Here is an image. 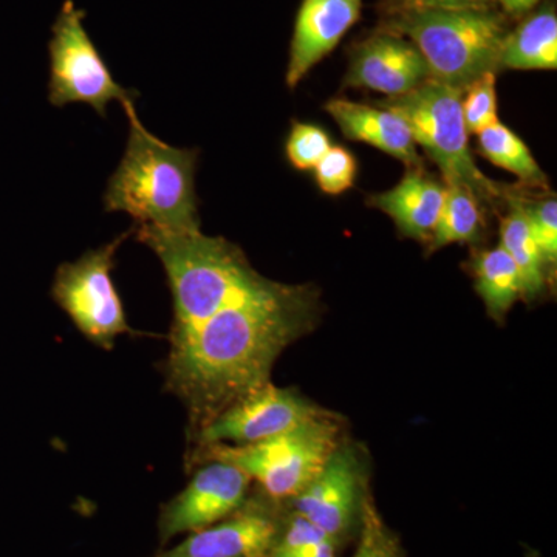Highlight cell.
Here are the masks:
<instances>
[{"label": "cell", "instance_id": "6da1fadb", "mask_svg": "<svg viewBox=\"0 0 557 557\" xmlns=\"http://www.w3.org/2000/svg\"><path fill=\"white\" fill-rule=\"evenodd\" d=\"M317 295L263 277L185 332L170 333L168 391L185 405L193 434L270 383L274 361L310 327Z\"/></svg>", "mask_w": 557, "mask_h": 557}, {"label": "cell", "instance_id": "7a4b0ae2", "mask_svg": "<svg viewBox=\"0 0 557 557\" xmlns=\"http://www.w3.org/2000/svg\"><path fill=\"white\" fill-rule=\"evenodd\" d=\"M121 106L129 120V135L123 159L102 196L106 211L126 212L135 225L200 230L196 193L199 149L168 145L143 126L135 101Z\"/></svg>", "mask_w": 557, "mask_h": 557}, {"label": "cell", "instance_id": "3957f363", "mask_svg": "<svg viewBox=\"0 0 557 557\" xmlns=\"http://www.w3.org/2000/svg\"><path fill=\"white\" fill-rule=\"evenodd\" d=\"M132 234L159 258L174 302L171 333L185 332L262 282L237 245L196 231L134 225Z\"/></svg>", "mask_w": 557, "mask_h": 557}, {"label": "cell", "instance_id": "277c9868", "mask_svg": "<svg viewBox=\"0 0 557 557\" xmlns=\"http://www.w3.org/2000/svg\"><path fill=\"white\" fill-rule=\"evenodd\" d=\"M380 28L409 39L426 62L429 78L438 83L465 90L502 70L507 22L486 3L387 14Z\"/></svg>", "mask_w": 557, "mask_h": 557}, {"label": "cell", "instance_id": "5b68a950", "mask_svg": "<svg viewBox=\"0 0 557 557\" xmlns=\"http://www.w3.org/2000/svg\"><path fill=\"white\" fill-rule=\"evenodd\" d=\"M463 89L428 78L408 94L388 97L380 108L397 113L420 146L442 171L445 183H458L479 201L500 196L496 183L479 170L461 109Z\"/></svg>", "mask_w": 557, "mask_h": 557}, {"label": "cell", "instance_id": "8992f818", "mask_svg": "<svg viewBox=\"0 0 557 557\" xmlns=\"http://www.w3.org/2000/svg\"><path fill=\"white\" fill-rule=\"evenodd\" d=\"M336 428L321 416L249 445L205 446L199 457L226 461L258 482L274 500L298 496L335 450Z\"/></svg>", "mask_w": 557, "mask_h": 557}, {"label": "cell", "instance_id": "52a82bcc", "mask_svg": "<svg viewBox=\"0 0 557 557\" xmlns=\"http://www.w3.org/2000/svg\"><path fill=\"white\" fill-rule=\"evenodd\" d=\"M132 234H121L100 248L89 249L79 259L58 267L51 298L94 346L110 350L123 335H134L115 281L116 252Z\"/></svg>", "mask_w": 557, "mask_h": 557}, {"label": "cell", "instance_id": "ba28073f", "mask_svg": "<svg viewBox=\"0 0 557 557\" xmlns=\"http://www.w3.org/2000/svg\"><path fill=\"white\" fill-rule=\"evenodd\" d=\"M84 10L65 0L51 28L49 101L54 108L83 102L106 119L110 102L135 101L138 94L113 78L84 27Z\"/></svg>", "mask_w": 557, "mask_h": 557}, {"label": "cell", "instance_id": "9c48e42d", "mask_svg": "<svg viewBox=\"0 0 557 557\" xmlns=\"http://www.w3.org/2000/svg\"><path fill=\"white\" fill-rule=\"evenodd\" d=\"M319 410L288 388L269 383L249 392L200 429L199 448L211 445H249L284 434L319 417Z\"/></svg>", "mask_w": 557, "mask_h": 557}, {"label": "cell", "instance_id": "30bf717a", "mask_svg": "<svg viewBox=\"0 0 557 557\" xmlns=\"http://www.w3.org/2000/svg\"><path fill=\"white\" fill-rule=\"evenodd\" d=\"M249 482L248 475L234 465L207 460L185 490L161 508V544L180 534L197 533L228 518L247 500Z\"/></svg>", "mask_w": 557, "mask_h": 557}, {"label": "cell", "instance_id": "8fae6325", "mask_svg": "<svg viewBox=\"0 0 557 557\" xmlns=\"http://www.w3.org/2000/svg\"><path fill=\"white\" fill-rule=\"evenodd\" d=\"M281 528L273 512L258 502H247L228 518L188 534L157 557H267Z\"/></svg>", "mask_w": 557, "mask_h": 557}, {"label": "cell", "instance_id": "7c38bea8", "mask_svg": "<svg viewBox=\"0 0 557 557\" xmlns=\"http://www.w3.org/2000/svg\"><path fill=\"white\" fill-rule=\"evenodd\" d=\"M428 78L426 62L417 47L397 33L380 28L355 49L346 84L397 97Z\"/></svg>", "mask_w": 557, "mask_h": 557}, {"label": "cell", "instance_id": "4fadbf2b", "mask_svg": "<svg viewBox=\"0 0 557 557\" xmlns=\"http://www.w3.org/2000/svg\"><path fill=\"white\" fill-rule=\"evenodd\" d=\"M361 9L362 0H302L289 44L285 76L289 89L336 49L357 24Z\"/></svg>", "mask_w": 557, "mask_h": 557}, {"label": "cell", "instance_id": "5bb4252c", "mask_svg": "<svg viewBox=\"0 0 557 557\" xmlns=\"http://www.w3.org/2000/svg\"><path fill=\"white\" fill-rule=\"evenodd\" d=\"M359 498L357 460L347 450H333L321 471L295 497V512L338 539L354 520Z\"/></svg>", "mask_w": 557, "mask_h": 557}, {"label": "cell", "instance_id": "9a60e30c", "mask_svg": "<svg viewBox=\"0 0 557 557\" xmlns=\"http://www.w3.org/2000/svg\"><path fill=\"white\" fill-rule=\"evenodd\" d=\"M346 138L368 143L405 163L408 170H421V157L408 124L397 113L383 108L347 100H332L325 106Z\"/></svg>", "mask_w": 557, "mask_h": 557}, {"label": "cell", "instance_id": "2e32d148", "mask_svg": "<svg viewBox=\"0 0 557 557\" xmlns=\"http://www.w3.org/2000/svg\"><path fill=\"white\" fill-rule=\"evenodd\" d=\"M445 190L423 171L409 170L395 188L376 194L370 203L386 212L403 236L426 240L437 225Z\"/></svg>", "mask_w": 557, "mask_h": 557}, {"label": "cell", "instance_id": "e0dca14e", "mask_svg": "<svg viewBox=\"0 0 557 557\" xmlns=\"http://www.w3.org/2000/svg\"><path fill=\"white\" fill-rule=\"evenodd\" d=\"M502 69L556 70L557 16L555 7H545L509 33L500 57Z\"/></svg>", "mask_w": 557, "mask_h": 557}, {"label": "cell", "instance_id": "ac0fdd59", "mask_svg": "<svg viewBox=\"0 0 557 557\" xmlns=\"http://www.w3.org/2000/svg\"><path fill=\"white\" fill-rule=\"evenodd\" d=\"M475 289L494 318H504L523 296L522 276L515 260L498 245L475 259Z\"/></svg>", "mask_w": 557, "mask_h": 557}, {"label": "cell", "instance_id": "d6986e66", "mask_svg": "<svg viewBox=\"0 0 557 557\" xmlns=\"http://www.w3.org/2000/svg\"><path fill=\"white\" fill-rule=\"evenodd\" d=\"M500 237V247L515 260L522 276L523 296L541 295L545 287V263L531 234L525 205L512 201L502 222Z\"/></svg>", "mask_w": 557, "mask_h": 557}, {"label": "cell", "instance_id": "ffe728a7", "mask_svg": "<svg viewBox=\"0 0 557 557\" xmlns=\"http://www.w3.org/2000/svg\"><path fill=\"white\" fill-rule=\"evenodd\" d=\"M445 188L442 212L431 236L434 249L478 240L483 225L482 209L471 190L458 183H448Z\"/></svg>", "mask_w": 557, "mask_h": 557}, {"label": "cell", "instance_id": "44dd1931", "mask_svg": "<svg viewBox=\"0 0 557 557\" xmlns=\"http://www.w3.org/2000/svg\"><path fill=\"white\" fill-rule=\"evenodd\" d=\"M478 135L480 152L491 163L511 172L528 185L547 186V177L539 168L525 143L500 121Z\"/></svg>", "mask_w": 557, "mask_h": 557}, {"label": "cell", "instance_id": "7402d4cb", "mask_svg": "<svg viewBox=\"0 0 557 557\" xmlns=\"http://www.w3.org/2000/svg\"><path fill=\"white\" fill-rule=\"evenodd\" d=\"M335 549L336 539L295 512L284 530H278L267 557H335Z\"/></svg>", "mask_w": 557, "mask_h": 557}, {"label": "cell", "instance_id": "603a6c76", "mask_svg": "<svg viewBox=\"0 0 557 557\" xmlns=\"http://www.w3.org/2000/svg\"><path fill=\"white\" fill-rule=\"evenodd\" d=\"M496 75L486 73L463 90L461 109L469 134L478 135L500 121L497 115Z\"/></svg>", "mask_w": 557, "mask_h": 557}, {"label": "cell", "instance_id": "cb8c5ba5", "mask_svg": "<svg viewBox=\"0 0 557 557\" xmlns=\"http://www.w3.org/2000/svg\"><path fill=\"white\" fill-rule=\"evenodd\" d=\"M330 148L332 141L325 131L307 123L293 124L285 143L289 164L298 171H313Z\"/></svg>", "mask_w": 557, "mask_h": 557}, {"label": "cell", "instance_id": "d4e9b609", "mask_svg": "<svg viewBox=\"0 0 557 557\" xmlns=\"http://www.w3.org/2000/svg\"><path fill=\"white\" fill-rule=\"evenodd\" d=\"M313 171L319 188L329 196H339L355 185L357 160L354 153L343 146H332Z\"/></svg>", "mask_w": 557, "mask_h": 557}, {"label": "cell", "instance_id": "484cf974", "mask_svg": "<svg viewBox=\"0 0 557 557\" xmlns=\"http://www.w3.org/2000/svg\"><path fill=\"white\" fill-rule=\"evenodd\" d=\"M531 234L536 242L545 267L555 265L557 260V201L547 199L534 207H525Z\"/></svg>", "mask_w": 557, "mask_h": 557}, {"label": "cell", "instance_id": "4316f807", "mask_svg": "<svg viewBox=\"0 0 557 557\" xmlns=\"http://www.w3.org/2000/svg\"><path fill=\"white\" fill-rule=\"evenodd\" d=\"M351 557H399V553L379 520L370 519Z\"/></svg>", "mask_w": 557, "mask_h": 557}, {"label": "cell", "instance_id": "83f0119b", "mask_svg": "<svg viewBox=\"0 0 557 557\" xmlns=\"http://www.w3.org/2000/svg\"><path fill=\"white\" fill-rule=\"evenodd\" d=\"M387 14L401 13V11L428 9H460V7L483 5L487 0H384Z\"/></svg>", "mask_w": 557, "mask_h": 557}, {"label": "cell", "instance_id": "f1b7e54d", "mask_svg": "<svg viewBox=\"0 0 557 557\" xmlns=\"http://www.w3.org/2000/svg\"><path fill=\"white\" fill-rule=\"evenodd\" d=\"M487 2H497L507 13L512 16H522L537 5L541 0H487Z\"/></svg>", "mask_w": 557, "mask_h": 557}]
</instances>
